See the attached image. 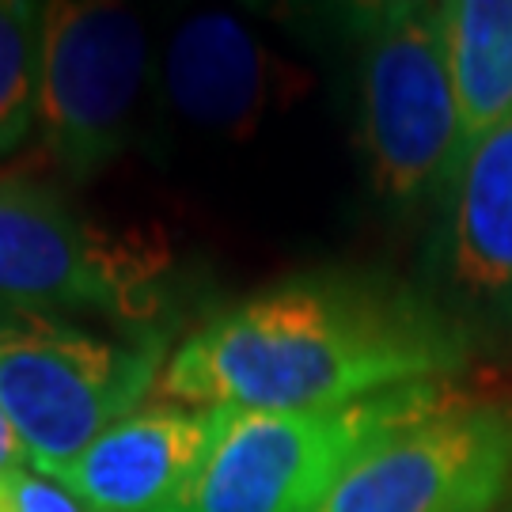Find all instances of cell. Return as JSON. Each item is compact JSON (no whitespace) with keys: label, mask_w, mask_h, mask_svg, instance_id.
Returning a JSON list of instances; mask_svg holds the SVG:
<instances>
[{"label":"cell","mask_w":512,"mask_h":512,"mask_svg":"<svg viewBox=\"0 0 512 512\" xmlns=\"http://www.w3.org/2000/svg\"><path fill=\"white\" fill-rule=\"evenodd\" d=\"M463 361L459 323L410 289L304 274L213 311L164 361L152 395L190 410H334L448 380Z\"/></svg>","instance_id":"1"},{"label":"cell","mask_w":512,"mask_h":512,"mask_svg":"<svg viewBox=\"0 0 512 512\" xmlns=\"http://www.w3.org/2000/svg\"><path fill=\"white\" fill-rule=\"evenodd\" d=\"M160 338L110 342L57 311L0 300V410L38 475L65 471L160 380Z\"/></svg>","instance_id":"2"},{"label":"cell","mask_w":512,"mask_h":512,"mask_svg":"<svg viewBox=\"0 0 512 512\" xmlns=\"http://www.w3.org/2000/svg\"><path fill=\"white\" fill-rule=\"evenodd\" d=\"M456 395L459 387L448 380H429L334 410H213L209 456L167 512H311L365 444Z\"/></svg>","instance_id":"3"},{"label":"cell","mask_w":512,"mask_h":512,"mask_svg":"<svg viewBox=\"0 0 512 512\" xmlns=\"http://www.w3.org/2000/svg\"><path fill=\"white\" fill-rule=\"evenodd\" d=\"M361 148L376 194L395 209L456 179L459 107L440 4H372L357 16Z\"/></svg>","instance_id":"4"},{"label":"cell","mask_w":512,"mask_h":512,"mask_svg":"<svg viewBox=\"0 0 512 512\" xmlns=\"http://www.w3.org/2000/svg\"><path fill=\"white\" fill-rule=\"evenodd\" d=\"M164 247L76 217L54 186L0 175V300L42 311H107L148 323Z\"/></svg>","instance_id":"5"},{"label":"cell","mask_w":512,"mask_h":512,"mask_svg":"<svg viewBox=\"0 0 512 512\" xmlns=\"http://www.w3.org/2000/svg\"><path fill=\"white\" fill-rule=\"evenodd\" d=\"M512 490V406L471 399L387 429L311 512H494Z\"/></svg>","instance_id":"6"},{"label":"cell","mask_w":512,"mask_h":512,"mask_svg":"<svg viewBox=\"0 0 512 512\" xmlns=\"http://www.w3.org/2000/svg\"><path fill=\"white\" fill-rule=\"evenodd\" d=\"M148 69L141 19L122 4H42V145L65 175L88 179L126 152Z\"/></svg>","instance_id":"7"},{"label":"cell","mask_w":512,"mask_h":512,"mask_svg":"<svg viewBox=\"0 0 512 512\" xmlns=\"http://www.w3.org/2000/svg\"><path fill=\"white\" fill-rule=\"evenodd\" d=\"M213 410L148 403L57 471L92 512H167L194 486L213 444Z\"/></svg>","instance_id":"8"},{"label":"cell","mask_w":512,"mask_h":512,"mask_svg":"<svg viewBox=\"0 0 512 512\" xmlns=\"http://www.w3.org/2000/svg\"><path fill=\"white\" fill-rule=\"evenodd\" d=\"M293 76L228 12H198L179 23L164 54L171 107L194 126L232 137H247Z\"/></svg>","instance_id":"9"},{"label":"cell","mask_w":512,"mask_h":512,"mask_svg":"<svg viewBox=\"0 0 512 512\" xmlns=\"http://www.w3.org/2000/svg\"><path fill=\"white\" fill-rule=\"evenodd\" d=\"M448 186V285L471 308L512 323V122L482 137Z\"/></svg>","instance_id":"10"},{"label":"cell","mask_w":512,"mask_h":512,"mask_svg":"<svg viewBox=\"0 0 512 512\" xmlns=\"http://www.w3.org/2000/svg\"><path fill=\"white\" fill-rule=\"evenodd\" d=\"M463 156L512 122V0L440 4ZM463 164V160H459Z\"/></svg>","instance_id":"11"},{"label":"cell","mask_w":512,"mask_h":512,"mask_svg":"<svg viewBox=\"0 0 512 512\" xmlns=\"http://www.w3.org/2000/svg\"><path fill=\"white\" fill-rule=\"evenodd\" d=\"M42 4L0 0V156L23 145L38 122Z\"/></svg>","instance_id":"12"},{"label":"cell","mask_w":512,"mask_h":512,"mask_svg":"<svg viewBox=\"0 0 512 512\" xmlns=\"http://www.w3.org/2000/svg\"><path fill=\"white\" fill-rule=\"evenodd\" d=\"M8 494L16 501V512H92L80 497H73L61 482L35 471H16L4 478Z\"/></svg>","instance_id":"13"},{"label":"cell","mask_w":512,"mask_h":512,"mask_svg":"<svg viewBox=\"0 0 512 512\" xmlns=\"http://www.w3.org/2000/svg\"><path fill=\"white\" fill-rule=\"evenodd\" d=\"M27 463H31V456H27L23 440H19L16 425L0 410V478L16 475V471H27Z\"/></svg>","instance_id":"14"},{"label":"cell","mask_w":512,"mask_h":512,"mask_svg":"<svg viewBox=\"0 0 512 512\" xmlns=\"http://www.w3.org/2000/svg\"><path fill=\"white\" fill-rule=\"evenodd\" d=\"M0 512H16V501L8 494V482L4 478H0Z\"/></svg>","instance_id":"15"},{"label":"cell","mask_w":512,"mask_h":512,"mask_svg":"<svg viewBox=\"0 0 512 512\" xmlns=\"http://www.w3.org/2000/svg\"><path fill=\"white\" fill-rule=\"evenodd\" d=\"M509 512H512V505H509Z\"/></svg>","instance_id":"16"}]
</instances>
